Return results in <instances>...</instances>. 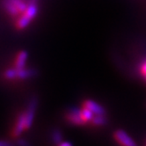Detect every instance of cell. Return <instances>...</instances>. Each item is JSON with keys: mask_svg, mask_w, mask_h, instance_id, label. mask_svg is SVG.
I'll return each mask as SVG.
<instances>
[{"mask_svg": "<svg viewBox=\"0 0 146 146\" xmlns=\"http://www.w3.org/2000/svg\"><path fill=\"white\" fill-rule=\"evenodd\" d=\"M36 108H37L36 100H32L30 101L27 108L18 116L14 126L12 129V135L13 137H19L24 131H26L32 126L35 115Z\"/></svg>", "mask_w": 146, "mask_h": 146, "instance_id": "cell-1", "label": "cell"}, {"mask_svg": "<svg viewBox=\"0 0 146 146\" xmlns=\"http://www.w3.org/2000/svg\"><path fill=\"white\" fill-rule=\"evenodd\" d=\"M37 0H31V3L27 5L26 11L22 13L18 20H17V28L18 29H24L26 28L30 22L36 17L38 13V6L36 5Z\"/></svg>", "mask_w": 146, "mask_h": 146, "instance_id": "cell-2", "label": "cell"}, {"mask_svg": "<svg viewBox=\"0 0 146 146\" xmlns=\"http://www.w3.org/2000/svg\"><path fill=\"white\" fill-rule=\"evenodd\" d=\"M113 137L121 146H137L134 139L123 130H116L113 134Z\"/></svg>", "mask_w": 146, "mask_h": 146, "instance_id": "cell-3", "label": "cell"}, {"mask_svg": "<svg viewBox=\"0 0 146 146\" xmlns=\"http://www.w3.org/2000/svg\"><path fill=\"white\" fill-rule=\"evenodd\" d=\"M82 108H85L90 110L91 112H92L93 113H94V115L106 113V111H105V109H104V108L94 100H85L84 102H83Z\"/></svg>", "mask_w": 146, "mask_h": 146, "instance_id": "cell-4", "label": "cell"}, {"mask_svg": "<svg viewBox=\"0 0 146 146\" xmlns=\"http://www.w3.org/2000/svg\"><path fill=\"white\" fill-rule=\"evenodd\" d=\"M66 119L69 122L74 125H83L85 124L81 118L80 114V109L73 108L67 112L66 113Z\"/></svg>", "mask_w": 146, "mask_h": 146, "instance_id": "cell-5", "label": "cell"}, {"mask_svg": "<svg viewBox=\"0 0 146 146\" xmlns=\"http://www.w3.org/2000/svg\"><path fill=\"white\" fill-rule=\"evenodd\" d=\"M28 57V54L27 52L25 50L19 51L17 54L15 62H14V68L18 69V70H21L24 69L26 66V62Z\"/></svg>", "mask_w": 146, "mask_h": 146, "instance_id": "cell-6", "label": "cell"}, {"mask_svg": "<svg viewBox=\"0 0 146 146\" xmlns=\"http://www.w3.org/2000/svg\"><path fill=\"white\" fill-rule=\"evenodd\" d=\"M35 75V70H30V69H21L18 70L17 69V78L19 79H27L29 78H32Z\"/></svg>", "mask_w": 146, "mask_h": 146, "instance_id": "cell-7", "label": "cell"}, {"mask_svg": "<svg viewBox=\"0 0 146 146\" xmlns=\"http://www.w3.org/2000/svg\"><path fill=\"white\" fill-rule=\"evenodd\" d=\"M4 7L5 9V11L9 15H11L12 17L18 16L20 13L18 11V9L10 2V0H5L4 1Z\"/></svg>", "mask_w": 146, "mask_h": 146, "instance_id": "cell-8", "label": "cell"}, {"mask_svg": "<svg viewBox=\"0 0 146 146\" xmlns=\"http://www.w3.org/2000/svg\"><path fill=\"white\" fill-rule=\"evenodd\" d=\"M106 122L107 119L105 117V114H97V115L93 116V119L92 120V123L97 127L102 126V125L106 124Z\"/></svg>", "mask_w": 146, "mask_h": 146, "instance_id": "cell-9", "label": "cell"}, {"mask_svg": "<svg viewBox=\"0 0 146 146\" xmlns=\"http://www.w3.org/2000/svg\"><path fill=\"white\" fill-rule=\"evenodd\" d=\"M10 2L18 9V11L20 13H23L27 7V5L23 1V0H10Z\"/></svg>", "mask_w": 146, "mask_h": 146, "instance_id": "cell-10", "label": "cell"}, {"mask_svg": "<svg viewBox=\"0 0 146 146\" xmlns=\"http://www.w3.org/2000/svg\"><path fill=\"white\" fill-rule=\"evenodd\" d=\"M4 78L7 80H13L17 78V69L12 68L7 69L4 72Z\"/></svg>", "mask_w": 146, "mask_h": 146, "instance_id": "cell-11", "label": "cell"}, {"mask_svg": "<svg viewBox=\"0 0 146 146\" xmlns=\"http://www.w3.org/2000/svg\"><path fill=\"white\" fill-rule=\"evenodd\" d=\"M52 139H53L55 143H57V144L60 142H62V134L60 133V131L55 130L53 133H52Z\"/></svg>", "mask_w": 146, "mask_h": 146, "instance_id": "cell-12", "label": "cell"}, {"mask_svg": "<svg viewBox=\"0 0 146 146\" xmlns=\"http://www.w3.org/2000/svg\"><path fill=\"white\" fill-rule=\"evenodd\" d=\"M139 71H140V74L146 79V60L140 65Z\"/></svg>", "mask_w": 146, "mask_h": 146, "instance_id": "cell-13", "label": "cell"}, {"mask_svg": "<svg viewBox=\"0 0 146 146\" xmlns=\"http://www.w3.org/2000/svg\"><path fill=\"white\" fill-rule=\"evenodd\" d=\"M57 146H72V144L70 143V142H64V141H62L60 142Z\"/></svg>", "mask_w": 146, "mask_h": 146, "instance_id": "cell-14", "label": "cell"}, {"mask_svg": "<svg viewBox=\"0 0 146 146\" xmlns=\"http://www.w3.org/2000/svg\"><path fill=\"white\" fill-rule=\"evenodd\" d=\"M0 146H13L11 143H9L7 141H2L0 140Z\"/></svg>", "mask_w": 146, "mask_h": 146, "instance_id": "cell-15", "label": "cell"}, {"mask_svg": "<svg viewBox=\"0 0 146 146\" xmlns=\"http://www.w3.org/2000/svg\"><path fill=\"white\" fill-rule=\"evenodd\" d=\"M18 145H19V146H29L28 143H27L26 141H23V140H20V141H19V143H18Z\"/></svg>", "mask_w": 146, "mask_h": 146, "instance_id": "cell-16", "label": "cell"}]
</instances>
